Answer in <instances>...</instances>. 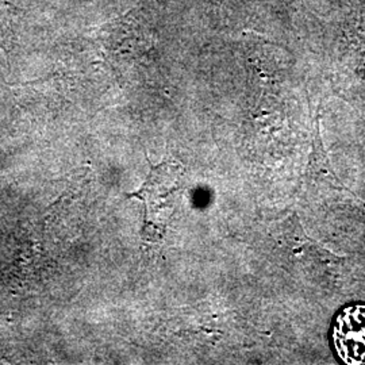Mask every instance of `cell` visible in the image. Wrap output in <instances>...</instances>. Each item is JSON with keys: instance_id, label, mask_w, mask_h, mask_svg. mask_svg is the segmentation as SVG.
<instances>
[{"instance_id": "obj_2", "label": "cell", "mask_w": 365, "mask_h": 365, "mask_svg": "<svg viewBox=\"0 0 365 365\" xmlns=\"http://www.w3.org/2000/svg\"><path fill=\"white\" fill-rule=\"evenodd\" d=\"M331 339L339 360L345 364H365V304L345 307L337 315Z\"/></svg>"}, {"instance_id": "obj_1", "label": "cell", "mask_w": 365, "mask_h": 365, "mask_svg": "<svg viewBox=\"0 0 365 365\" xmlns=\"http://www.w3.org/2000/svg\"><path fill=\"white\" fill-rule=\"evenodd\" d=\"M176 176V168L170 164L153 167L143 188L134 194L144 202L143 238L146 242H157L165 235L172 211Z\"/></svg>"}]
</instances>
